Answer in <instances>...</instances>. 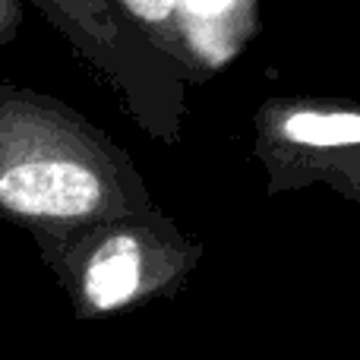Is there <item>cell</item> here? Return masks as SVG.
I'll return each instance as SVG.
<instances>
[{"label":"cell","instance_id":"cell-1","mask_svg":"<svg viewBox=\"0 0 360 360\" xmlns=\"http://www.w3.org/2000/svg\"><path fill=\"white\" fill-rule=\"evenodd\" d=\"M158 209L136 162L51 92L0 82V221L67 234Z\"/></svg>","mask_w":360,"mask_h":360},{"label":"cell","instance_id":"cell-2","mask_svg":"<svg viewBox=\"0 0 360 360\" xmlns=\"http://www.w3.org/2000/svg\"><path fill=\"white\" fill-rule=\"evenodd\" d=\"M79 323L174 297L205 247L162 209L117 215L67 234L32 237Z\"/></svg>","mask_w":360,"mask_h":360},{"label":"cell","instance_id":"cell-3","mask_svg":"<svg viewBox=\"0 0 360 360\" xmlns=\"http://www.w3.org/2000/svg\"><path fill=\"white\" fill-rule=\"evenodd\" d=\"M95 76L111 86L136 127L162 146L184 136L190 82L111 0H29Z\"/></svg>","mask_w":360,"mask_h":360},{"label":"cell","instance_id":"cell-4","mask_svg":"<svg viewBox=\"0 0 360 360\" xmlns=\"http://www.w3.org/2000/svg\"><path fill=\"white\" fill-rule=\"evenodd\" d=\"M253 155L266 177L307 158L360 149V105L338 98L278 95L262 101L253 117Z\"/></svg>","mask_w":360,"mask_h":360},{"label":"cell","instance_id":"cell-5","mask_svg":"<svg viewBox=\"0 0 360 360\" xmlns=\"http://www.w3.org/2000/svg\"><path fill=\"white\" fill-rule=\"evenodd\" d=\"M193 60L212 79L243 48V35L256 25L253 0H177Z\"/></svg>","mask_w":360,"mask_h":360},{"label":"cell","instance_id":"cell-6","mask_svg":"<svg viewBox=\"0 0 360 360\" xmlns=\"http://www.w3.org/2000/svg\"><path fill=\"white\" fill-rule=\"evenodd\" d=\"M127 19L139 29V35L158 51L165 54L171 63L184 73V79L190 86H202L209 82V76L196 67L193 60L190 41H186L184 32V19H180L177 0H111Z\"/></svg>","mask_w":360,"mask_h":360},{"label":"cell","instance_id":"cell-7","mask_svg":"<svg viewBox=\"0 0 360 360\" xmlns=\"http://www.w3.org/2000/svg\"><path fill=\"white\" fill-rule=\"evenodd\" d=\"M313 184H323L342 199L360 202V149L332 152V155L307 158V162L291 165V168L278 171L275 177H266V193L278 196V193L304 190V186Z\"/></svg>","mask_w":360,"mask_h":360},{"label":"cell","instance_id":"cell-8","mask_svg":"<svg viewBox=\"0 0 360 360\" xmlns=\"http://www.w3.org/2000/svg\"><path fill=\"white\" fill-rule=\"evenodd\" d=\"M22 29V0H0V48L16 41Z\"/></svg>","mask_w":360,"mask_h":360},{"label":"cell","instance_id":"cell-9","mask_svg":"<svg viewBox=\"0 0 360 360\" xmlns=\"http://www.w3.org/2000/svg\"><path fill=\"white\" fill-rule=\"evenodd\" d=\"M0 342H4V335H0Z\"/></svg>","mask_w":360,"mask_h":360}]
</instances>
